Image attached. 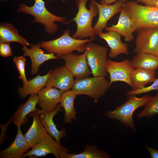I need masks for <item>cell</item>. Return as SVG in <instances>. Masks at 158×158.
Listing matches in <instances>:
<instances>
[{"mask_svg":"<svg viewBox=\"0 0 158 158\" xmlns=\"http://www.w3.org/2000/svg\"><path fill=\"white\" fill-rule=\"evenodd\" d=\"M78 12L71 21L76 24L77 29L72 37L75 39L82 40L89 38L95 39L92 23L94 17L98 13V8L92 0H77Z\"/></svg>","mask_w":158,"mask_h":158,"instance_id":"1","label":"cell"},{"mask_svg":"<svg viewBox=\"0 0 158 158\" xmlns=\"http://www.w3.org/2000/svg\"><path fill=\"white\" fill-rule=\"evenodd\" d=\"M95 39H76L70 36L69 29H66L63 34L55 39L42 41L41 47L48 53H53L60 59L63 55L76 51L80 53H84L86 44L92 42Z\"/></svg>","mask_w":158,"mask_h":158,"instance_id":"2","label":"cell"},{"mask_svg":"<svg viewBox=\"0 0 158 158\" xmlns=\"http://www.w3.org/2000/svg\"><path fill=\"white\" fill-rule=\"evenodd\" d=\"M17 12L34 16L35 18L32 22L42 24L46 32L49 35L55 34L58 30L59 25L56 22L64 24L66 20L65 17L56 16L49 12L45 7L43 0H35L34 5L31 6L20 4Z\"/></svg>","mask_w":158,"mask_h":158,"instance_id":"3","label":"cell"},{"mask_svg":"<svg viewBox=\"0 0 158 158\" xmlns=\"http://www.w3.org/2000/svg\"><path fill=\"white\" fill-rule=\"evenodd\" d=\"M127 96L124 103L116 107L113 111L105 112L104 115L107 118L118 120L136 131L133 118V112L137 109L145 106L152 97L147 95L141 97H137L134 95Z\"/></svg>","mask_w":158,"mask_h":158,"instance_id":"4","label":"cell"},{"mask_svg":"<svg viewBox=\"0 0 158 158\" xmlns=\"http://www.w3.org/2000/svg\"><path fill=\"white\" fill-rule=\"evenodd\" d=\"M122 8L133 21L136 30L142 28H158V8L127 1Z\"/></svg>","mask_w":158,"mask_h":158,"instance_id":"5","label":"cell"},{"mask_svg":"<svg viewBox=\"0 0 158 158\" xmlns=\"http://www.w3.org/2000/svg\"><path fill=\"white\" fill-rule=\"evenodd\" d=\"M111 85L104 76L87 77L81 79L76 78L71 88L77 95H87L97 103L104 95Z\"/></svg>","mask_w":158,"mask_h":158,"instance_id":"6","label":"cell"},{"mask_svg":"<svg viewBox=\"0 0 158 158\" xmlns=\"http://www.w3.org/2000/svg\"><path fill=\"white\" fill-rule=\"evenodd\" d=\"M93 76L106 77L108 50L105 47L90 42L86 45L83 53Z\"/></svg>","mask_w":158,"mask_h":158,"instance_id":"7","label":"cell"},{"mask_svg":"<svg viewBox=\"0 0 158 158\" xmlns=\"http://www.w3.org/2000/svg\"><path fill=\"white\" fill-rule=\"evenodd\" d=\"M137 34L134 52L154 54L158 45V28H140Z\"/></svg>","mask_w":158,"mask_h":158,"instance_id":"8","label":"cell"},{"mask_svg":"<svg viewBox=\"0 0 158 158\" xmlns=\"http://www.w3.org/2000/svg\"><path fill=\"white\" fill-rule=\"evenodd\" d=\"M32 149L25 153L21 158L26 157H42L52 154L57 158H60L61 154L68 152V149L61 146L48 134L42 141L32 147Z\"/></svg>","mask_w":158,"mask_h":158,"instance_id":"9","label":"cell"},{"mask_svg":"<svg viewBox=\"0 0 158 158\" xmlns=\"http://www.w3.org/2000/svg\"><path fill=\"white\" fill-rule=\"evenodd\" d=\"M106 68L111 85L114 82L122 81L132 87L130 75L135 68L132 66L130 60L124 59L122 61L116 62L108 59Z\"/></svg>","mask_w":158,"mask_h":158,"instance_id":"10","label":"cell"},{"mask_svg":"<svg viewBox=\"0 0 158 158\" xmlns=\"http://www.w3.org/2000/svg\"><path fill=\"white\" fill-rule=\"evenodd\" d=\"M45 87H53L64 92L69 90L74 83V77L65 65L50 70Z\"/></svg>","mask_w":158,"mask_h":158,"instance_id":"11","label":"cell"},{"mask_svg":"<svg viewBox=\"0 0 158 158\" xmlns=\"http://www.w3.org/2000/svg\"><path fill=\"white\" fill-rule=\"evenodd\" d=\"M60 59L64 61L65 66L74 78L81 79L88 77L92 74L84 53L81 55L68 54Z\"/></svg>","mask_w":158,"mask_h":158,"instance_id":"12","label":"cell"},{"mask_svg":"<svg viewBox=\"0 0 158 158\" xmlns=\"http://www.w3.org/2000/svg\"><path fill=\"white\" fill-rule=\"evenodd\" d=\"M92 0L98 10V18L93 27L94 34L96 35L103 32V30L107 27V24L109 20L120 12L123 6L127 1L126 0L118 1L112 5H107L99 4L95 0Z\"/></svg>","mask_w":158,"mask_h":158,"instance_id":"13","label":"cell"},{"mask_svg":"<svg viewBox=\"0 0 158 158\" xmlns=\"http://www.w3.org/2000/svg\"><path fill=\"white\" fill-rule=\"evenodd\" d=\"M63 91L53 87H45L37 94L39 105L45 112L53 111L60 103Z\"/></svg>","mask_w":158,"mask_h":158,"instance_id":"14","label":"cell"},{"mask_svg":"<svg viewBox=\"0 0 158 158\" xmlns=\"http://www.w3.org/2000/svg\"><path fill=\"white\" fill-rule=\"evenodd\" d=\"M30 48L23 46L22 49L24 52V56L30 57L31 61V72L32 75L36 74L39 70L40 66L44 62L49 60L59 59L53 53H45L40 48V43L36 44H31Z\"/></svg>","mask_w":158,"mask_h":158,"instance_id":"15","label":"cell"},{"mask_svg":"<svg viewBox=\"0 0 158 158\" xmlns=\"http://www.w3.org/2000/svg\"><path fill=\"white\" fill-rule=\"evenodd\" d=\"M61 107L59 104L53 111L50 112L46 113L37 109L36 110L47 133L59 143L61 139L66 136V132L64 129L61 130H58L54 122L53 118L59 112L63 111Z\"/></svg>","mask_w":158,"mask_h":158,"instance_id":"16","label":"cell"},{"mask_svg":"<svg viewBox=\"0 0 158 158\" xmlns=\"http://www.w3.org/2000/svg\"><path fill=\"white\" fill-rule=\"evenodd\" d=\"M28 115L32 117L33 121L24 137L30 148H32L43 140L48 133L42 123L36 110L31 112Z\"/></svg>","mask_w":158,"mask_h":158,"instance_id":"17","label":"cell"},{"mask_svg":"<svg viewBox=\"0 0 158 158\" xmlns=\"http://www.w3.org/2000/svg\"><path fill=\"white\" fill-rule=\"evenodd\" d=\"M106 32H101L98 35L104 40L110 49L109 56L112 59L116 58L121 54H129L127 44L123 43L121 40V35L113 31H109Z\"/></svg>","mask_w":158,"mask_h":158,"instance_id":"18","label":"cell"},{"mask_svg":"<svg viewBox=\"0 0 158 158\" xmlns=\"http://www.w3.org/2000/svg\"><path fill=\"white\" fill-rule=\"evenodd\" d=\"M107 31H113L124 37L126 42L132 41L134 39L133 33L136 31L134 24L124 10L122 8L117 24L105 28Z\"/></svg>","mask_w":158,"mask_h":158,"instance_id":"19","label":"cell"},{"mask_svg":"<svg viewBox=\"0 0 158 158\" xmlns=\"http://www.w3.org/2000/svg\"><path fill=\"white\" fill-rule=\"evenodd\" d=\"M30 147L22 133L21 127L17 128V133L13 143L0 151V158H21Z\"/></svg>","mask_w":158,"mask_h":158,"instance_id":"20","label":"cell"},{"mask_svg":"<svg viewBox=\"0 0 158 158\" xmlns=\"http://www.w3.org/2000/svg\"><path fill=\"white\" fill-rule=\"evenodd\" d=\"M39 103L37 94H32L24 104L19 106L11 118V121L17 126L21 127L22 124H24L28 122L26 117L31 112L36 110V105Z\"/></svg>","mask_w":158,"mask_h":158,"instance_id":"21","label":"cell"},{"mask_svg":"<svg viewBox=\"0 0 158 158\" xmlns=\"http://www.w3.org/2000/svg\"><path fill=\"white\" fill-rule=\"evenodd\" d=\"M155 70H147L136 68L131 72L130 79L132 84V90L144 87L149 83L153 82L156 79Z\"/></svg>","mask_w":158,"mask_h":158,"instance_id":"22","label":"cell"},{"mask_svg":"<svg viewBox=\"0 0 158 158\" xmlns=\"http://www.w3.org/2000/svg\"><path fill=\"white\" fill-rule=\"evenodd\" d=\"M49 73V71L47 74L43 76L38 75L23 85L22 87H19L18 92L20 98L24 99L29 95L37 94L45 86Z\"/></svg>","mask_w":158,"mask_h":158,"instance_id":"23","label":"cell"},{"mask_svg":"<svg viewBox=\"0 0 158 158\" xmlns=\"http://www.w3.org/2000/svg\"><path fill=\"white\" fill-rule=\"evenodd\" d=\"M77 96L71 90L64 92L60 100V104L64 111L63 122L66 124L71 123L76 118L77 113L74 108V102Z\"/></svg>","mask_w":158,"mask_h":158,"instance_id":"24","label":"cell"},{"mask_svg":"<svg viewBox=\"0 0 158 158\" xmlns=\"http://www.w3.org/2000/svg\"><path fill=\"white\" fill-rule=\"evenodd\" d=\"M16 42L23 46L30 44L25 38L20 36L17 30L12 25L7 23L0 25V43Z\"/></svg>","mask_w":158,"mask_h":158,"instance_id":"25","label":"cell"},{"mask_svg":"<svg viewBox=\"0 0 158 158\" xmlns=\"http://www.w3.org/2000/svg\"><path fill=\"white\" fill-rule=\"evenodd\" d=\"M130 62L132 66L135 68L154 70L158 68V58L152 54H137L130 60Z\"/></svg>","mask_w":158,"mask_h":158,"instance_id":"26","label":"cell"},{"mask_svg":"<svg viewBox=\"0 0 158 158\" xmlns=\"http://www.w3.org/2000/svg\"><path fill=\"white\" fill-rule=\"evenodd\" d=\"M110 155L107 152L99 150L95 145H86L84 151L78 154H69L63 152L60 158H109Z\"/></svg>","mask_w":158,"mask_h":158,"instance_id":"27","label":"cell"},{"mask_svg":"<svg viewBox=\"0 0 158 158\" xmlns=\"http://www.w3.org/2000/svg\"><path fill=\"white\" fill-rule=\"evenodd\" d=\"M158 114V92L145 106L141 112L137 115L138 118H150Z\"/></svg>","mask_w":158,"mask_h":158,"instance_id":"28","label":"cell"},{"mask_svg":"<svg viewBox=\"0 0 158 158\" xmlns=\"http://www.w3.org/2000/svg\"><path fill=\"white\" fill-rule=\"evenodd\" d=\"M26 60L24 56H15L13 58V61L19 74V78L22 80L23 85L26 84L28 82L25 73Z\"/></svg>","mask_w":158,"mask_h":158,"instance_id":"29","label":"cell"},{"mask_svg":"<svg viewBox=\"0 0 158 158\" xmlns=\"http://www.w3.org/2000/svg\"><path fill=\"white\" fill-rule=\"evenodd\" d=\"M154 90L158 91V78L156 79L153 82V83L150 86L137 90L129 91L127 92L126 95V96L131 95H136L137 94L148 92Z\"/></svg>","mask_w":158,"mask_h":158,"instance_id":"30","label":"cell"},{"mask_svg":"<svg viewBox=\"0 0 158 158\" xmlns=\"http://www.w3.org/2000/svg\"><path fill=\"white\" fill-rule=\"evenodd\" d=\"M13 54L11 48L9 43H0V56L7 57Z\"/></svg>","mask_w":158,"mask_h":158,"instance_id":"31","label":"cell"},{"mask_svg":"<svg viewBox=\"0 0 158 158\" xmlns=\"http://www.w3.org/2000/svg\"><path fill=\"white\" fill-rule=\"evenodd\" d=\"M150 157L152 158H158V150L147 146Z\"/></svg>","mask_w":158,"mask_h":158,"instance_id":"32","label":"cell"},{"mask_svg":"<svg viewBox=\"0 0 158 158\" xmlns=\"http://www.w3.org/2000/svg\"><path fill=\"white\" fill-rule=\"evenodd\" d=\"M137 2H141L147 6H152L153 3L157 0H135Z\"/></svg>","mask_w":158,"mask_h":158,"instance_id":"33","label":"cell"},{"mask_svg":"<svg viewBox=\"0 0 158 158\" xmlns=\"http://www.w3.org/2000/svg\"><path fill=\"white\" fill-rule=\"evenodd\" d=\"M124 0H101L100 4L103 5H110L113 2L118 1H123Z\"/></svg>","mask_w":158,"mask_h":158,"instance_id":"34","label":"cell"},{"mask_svg":"<svg viewBox=\"0 0 158 158\" xmlns=\"http://www.w3.org/2000/svg\"><path fill=\"white\" fill-rule=\"evenodd\" d=\"M152 6H154L158 8V0H157L153 3Z\"/></svg>","mask_w":158,"mask_h":158,"instance_id":"35","label":"cell"},{"mask_svg":"<svg viewBox=\"0 0 158 158\" xmlns=\"http://www.w3.org/2000/svg\"><path fill=\"white\" fill-rule=\"evenodd\" d=\"M154 55L158 58V45Z\"/></svg>","mask_w":158,"mask_h":158,"instance_id":"36","label":"cell"},{"mask_svg":"<svg viewBox=\"0 0 158 158\" xmlns=\"http://www.w3.org/2000/svg\"><path fill=\"white\" fill-rule=\"evenodd\" d=\"M61 0L63 3L65 2V1H66V0Z\"/></svg>","mask_w":158,"mask_h":158,"instance_id":"37","label":"cell"},{"mask_svg":"<svg viewBox=\"0 0 158 158\" xmlns=\"http://www.w3.org/2000/svg\"><path fill=\"white\" fill-rule=\"evenodd\" d=\"M1 1H6V0H1Z\"/></svg>","mask_w":158,"mask_h":158,"instance_id":"38","label":"cell"}]
</instances>
